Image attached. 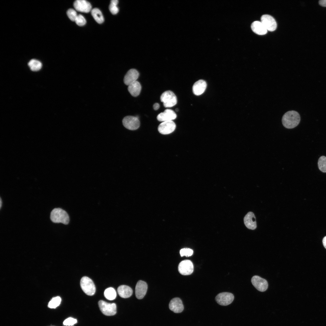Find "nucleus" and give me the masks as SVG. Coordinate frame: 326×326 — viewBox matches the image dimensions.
<instances>
[{"label":"nucleus","instance_id":"8","mask_svg":"<svg viewBox=\"0 0 326 326\" xmlns=\"http://www.w3.org/2000/svg\"><path fill=\"white\" fill-rule=\"evenodd\" d=\"M216 300L219 305H227L230 304L234 299L233 294L228 292H223L218 294L216 297Z\"/></svg>","mask_w":326,"mask_h":326},{"label":"nucleus","instance_id":"16","mask_svg":"<svg viewBox=\"0 0 326 326\" xmlns=\"http://www.w3.org/2000/svg\"><path fill=\"white\" fill-rule=\"evenodd\" d=\"M139 75V73L136 69H131L129 70L124 76L123 79L124 84L128 86L136 81Z\"/></svg>","mask_w":326,"mask_h":326},{"label":"nucleus","instance_id":"19","mask_svg":"<svg viewBox=\"0 0 326 326\" xmlns=\"http://www.w3.org/2000/svg\"><path fill=\"white\" fill-rule=\"evenodd\" d=\"M252 31L256 34L259 35L266 34L267 30L261 22L256 21L253 22L251 25Z\"/></svg>","mask_w":326,"mask_h":326},{"label":"nucleus","instance_id":"35","mask_svg":"<svg viewBox=\"0 0 326 326\" xmlns=\"http://www.w3.org/2000/svg\"><path fill=\"white\" fill-rule=\"evenodd\" d=\"M2 200L1 198H0V209L1 208V207H2Z\"/></svg>","mask_w":326,"mask_h":326},{"label":"nucleus","instance_id":"11","mask_svg":"<svg viewBox=\"0 0 326 326\" xmlns=\"http://www.w3.org/2000/svg\"><path fill=\"white\" fill-rule=\"evenodd\" d=\"M176 128V125L172 120L163 122L158 127L159 132L161 134H168L173 132Z\"/></svg>","mask_w":326,"mask_h":326},{"label":"nucleus","instance_id":"7","mask_svg":"<svg viewBox=\"0 0 326 326\" xmlns=\"http://www.w3.org/2000/svg\"><path fill=\"white\" fill-rule=\"evenodd\" d=\"M178 270L181 274L187 275L191 274L193 271V266L192 262L186 260L181 261L179 264Z\"/></svg>","mask_w":326,"mask_h":326},{"label":"nucleus","instance_id":"2","mask_svg":"<svg viewBox=\"0 0 326 326\" xmlns=\"http://www.w3.org/2000/svg\"><path fill=\"white\" fill-rule=\"evenodd\" d=\"M51 221L55 223H61L68 224L69 222V216L67 213L60 208H55L51 212L50 215Z\"/></svg>","mask_w":326,"mask_h":326},{"label":"nucleus","instance_id":"34","mask_svg":"<svg viewBox=\"0 0 326 326\" xmlns=\"http://www.w3.org/2000/svg\"><path fill=\"white\" fill-rule=\"evenodd\" d=\"M322 242L324 247L326 249V236L323 238Z\"/></svg>","mask_w":326,"mask_h":326},{"label":"nucleus","instance_id":"21","mask_svg":"<svg viewBox=\"0 0 326 326\" xmlns=\"http://www.w3.org/2000/svg\"><path fill=\"white\" fill-rule=\"evenodd\" d=\"M128 90L132 96L136 97L140 93L141 86L140 83L136 81L128 86Z\"/></svg>","mask_w":326,"mask_h":326},{"label":"nucleus","instance_id":"9","mask_svg":"<svg viewBox=\"0 0 326 326\" xmlns=\"http://www.w3.org/2000/svg\"><path fill=\"white\" fill-rule=\"evenodd\" d=\"M251 282L253 286L260 291L263 292L267 289L268 283L267 281L259 276L255 275L253 276L251 279Z\"/></svg>","mask_w":326,"mask_h":326},{"label":"nucleus","instance_id":"14","mask_svg":"<svg viewBox=\"0 0 326 326\" xmlns=\"http://www.w3.org/2000/svg\"><path fill=\"white\" fill-rule=\"evenodd\" d=\"M170 309L175 313H180L184 310V307L182 301L179 298L172 299L169 305Z\"/></svg>","mask_w":326,"mask_h":326},{"label":"nucleus","instance_id":"6","mask_svg":"<svg viewBox=\"0 0 326 326\" xmlns=\"http://www.w3.org/2000/svg\"><path fill=\"white\" fill-rule=\"evenodd\" d=\"M122 123L126 128L130 130H136L140 126V122L138 118L133 116L125 117L123 119Z\"/></svg>","mask_w":326,"mask_h":326},{"label":"nucleus","instance_id":"20","mask_svg":"<svg viewBox=\"0 0 326 326\" xmlns=\"http://www.w3.org/2000/svg\"><path fill=\"white\" fill-rule=\"evenodd\" d=\"M117 291L120 296L122 298H127L130 297L133 294L132 288L127 286L122 285L117 288Z\"/></svg>","mask_w":326,"mask_h":326},{"label":"nucleus","instance_id":"13","mask_svg":"<svg viewBox=\"0 0 326 326\" xmlns=\"http://www.w3.org/2000/svg\"><path fill=\"white\" fill-rule=\"evenodd\" d=\"M148 289V286L146 282L142 281H139L135 287V295L138 299H142L145 295Z\"/></svg>","mask_w":326,"mask_h":326},{"label":"nucleus","instance_id":"5","mask_svg":"<svg viewBox=\"0 0 326 326\" xmlns=\"http://www.w3.org/2000/svg\"><path fill=\"white\" fill-rule=\"evenodd\" d=\"M99 308L104 315L106 316H113L117 312L116 305L114 303H108L102 300L98 302Z\"/></svg>","mask_w":326,"mask_h":326},{"label":"nucleus","instance_id":"26","mask_svg":"<svg viewBox=\"0 0 326 326\" xmlns=\"http://www.w3.org/2000/svg\"><path fill=\"white\" fill-rule=\"evenodd\" d=\"M118 3L117 0H112L111 1L109 8L111 13L113 14H115L119 11V9L117 5Z\"/></svg>","mask_w":326,"mask_h":326},{"label":"nucleus","instance_id":"1","mask_svg":"<svg viewBox=\"0 0 326 326\" xmlns=\"http://www.w3.org/2000/svg\"><path fill=\"white\" fill-rule=\"evenodd\" d=\"M300 120L299 113L295 110L289 111L283 116L282 121L283 125L289 129L293 128L298 125Z\"/></svg>","mask_w":326,"mask_h":326},{"label":"nucleus","instance_id":"24","mask_svg":"<svg viewBox=\"0 0 326 326\" xmlns=\"http://www.w3.org/2000/svg\"><path fill=\"white\" fill-rule=\"evenodd\" d=\"M104 295L105 297L107 299L110 300L115 299L117 296L115 290L112 287H109L106 289L104 291Z\"/></svg>","mask_w":326,"mask_h":326},{"label":"nucleus","instance_id":"18","mask_svg":"<svg viewBox=\"0 0 326 326\" xmlns=\"http://www.w3.org/2000/svg\"><path fill=\"white\" fill-rule=\"evenodd\" d=\"M207 86L206 82L203 80H199L193 84L192 90L193 94L197 96L201 95L205 91Z\"/></svg>","mask_w":326,"mask_h":326},{"label":"nucleus","instance_id":"30","mask_svg":"<svg viewBox=\"0 0 326 326\" xmlns=\"http://www.w3.org/2000/svg\"><path fill=\"white\" fill-rule=\"evenodd\" d=\"M193 251L192 250L188 248H182L180 250V251L181 257L184 256L186 257L190 256L193 254Z\"/></svg>","mask_w":326,"mask_h":326},{"label":"nucleus","instance_id":"3","mask_svg":"<svg viewBox=\"0 0 326 326\" xmlns=\"http://www.w3.org/2000/svg\"><path fill=\"white\" fill-rule=\"evenodd\" d=\"M80 284L81 289L87 295H93L96 291V288L93 281L87 276H83L81 279Z\"/></svg>","mask_w":326,"mask_h":326},{"label":"nucleus","instance_id":"27","mask_svg":"<svg viewBox=\"0 0 326 326\" xmlns=\"http://www.w3.org/2000/svg\"><path fill=\"white\" fill-rule=\"evenodd\" d=\"M61 300V298L59 296L53 298L49 303L48 306L50 308H55L60 305Z\"/></svg>","mask_w":326,"mask_h":326},{"label":"nucleus","instance_id":"22","mask_svg":"<svg viewBox=\"0 0 326 326\" xmlns=\"http://www.w3.org/2000/svg\"><path fill=\"white\" fill-rule=\"evenodd\" d=\"M91 14L94 19L98 24H101L104 21L102 14L98 8H95L91 10Z\"/></svg>","mask_w":326,"mask_h":326},{"label":"nucleus","instance_id":"33","mask_svg":"<svg viewBox=\"0 0 326 326\" xmlns=\"http://www.w3.org/2000/svg\"><path fill=\"white\" fill-rule=\"evenodd\" d=\"M159 104L158 103H155L153 105V107L155 110H157L159 107Z\"/></svg>","mask_w":326,"mask_h":326},{"label":"nucleus","instance_id":"28","mask_svg":"<svg viewBox=\"0 0 326 326\" xmlns=\"http://www.w3.org/2000/svg\"><path fill=\"white\" fill-rule=\"evenodd\" d=\"M67 14L70 19L72 21H75L78 15L76 11L72 8H70L67 10Z\"/></svg>","mask_w":326,"mask_h":326},{"label":"nucleus","instance_id":"23","mask_svg":"<svg viewBox=\"0 0 326 326\" xmlns=\"http://www.w3.org/2000/svg\"><path fill=\"white\" fill-rule=\"evenodd\" d=\"M28 65L31 70L35 72L39 70L42 66V64L40 62L34 59L29 62Z\"/></svg>","mask_w":326,"mask_h":326},{"label":"nucleus","instance_id":"15","mask_svg":"<svg viewBox=\"0 0 326 326\" xmlns=\"http://www.w3.org/2000/svg\"><path fill=\"white\" fill-rule=\"evenodd\" d=\"M177 117V115L173 110L167 109L163 112L159 113L157 116V119L159 121H171L175 119Z\"/></svg>","mask_w":326,"mask_h":326},{"label":"nucleus","instance_id":"25","mask_svg":"<svg viewBox=\"0 0 326 326\" xmlns=\"http://www.w3.org/2000/svg\"><path fill=\"white\" fill-rule=\"evenodd\" d=\"M318 164L319 169L323 172L326 173V157L322 156L320 157Z\"/></svg>","mask_w":326,"mask_h":326},{"label":"nucleus","instance_id":"12","mask_svg":"<svg viewBox=\"0 0 326 326\" xmlns=\"http://www.w3.org/2000/svg\"><path fill=\"white\" fill-rule=\"evenodd\" d=\"M75 8L78 11L87 13L91 11V6L88 1L85 0H77L73 3Z\"/></svg>","mask_w":326,"mask_h":326},{"label":"nucleus","instance_id":"31","mask_svg":"<svg viewBox=\"0 0 326 326\" xmlns=\"http://www.w3.org/2000/svg\"><path fill=\"white\" fill-rule=\"evenodd\" d=\"M77 322L76 319L72 318H69L64 321L63 324L65 326H72Z\"/></svg>","mask_w":326,"mask_h":326},{"label":"nucleus","instance_id":"32","mask_svg":"<svg viewBox=\"0 0 326 326\" xmlns=\"http://www.w3.org/2000/svg\"><path fill=\"white\" fill-rule=\"evenodd\" d=\"M319 3L322 6L326 7V0H320L319 1Z\"/></svg>","mask_w":326,"mask_h":326},{"label":"nucleus","instance_id":"4","mask_svg":"<svg viewBox=\"0 0 326 326\" xmlns=\"http://www.w3.org/2000/svg\"><path fill=\"white\" fill-rule=\"evenodd\" d=\"M160 100L163 103L165 107H171L175 105L177 103V98L174 94L171 91H165L160 97Z\"/></svg>","mask_w":326,"mask_h":326},{"label":"nucleus","instance_id":"17","mask_svg":"<svg viewBox=\"0 0 326 326\" xmlns=\"http://www.w3.org/2000/svg\"><path fill=\"white\" fill-rule=\"evenodd\" d=\"M255 219V217L253 212H248L244 218V223L246 226L250 229H255L257 228Z\"/></svg>","mask_w":326,"mask_h":326},{"label":"nucleus","instance_id":"29","mask_svg":"<svg viewBox=\"0 0 326 326\" xmlns=\"http://www.w3.org/2000/svg\"><path fill=\"white\" fill-rule=\"evenodd\" d=\"M75 21L77 25L80 26H82L84 25L86 23L85 19L84 17L81 14L78 15Z\"/></svg>","mask_w":326,"mask_h":326},{"label":"nucleus","instance_id":"10","mask_svg":"<svg viewBox=\"0 0 326 326\" xmlns=\"http://www.w3.org/2000/svg\"><path fill=\"white\" fill-rule=\"evenodd\" d=\"M261 22L267 30L273 31L277 27L276 22L274 19L268 14L263 15L261 18Z\"/></svg>","mask_w":326,"mask_h":326}]
</instances>
